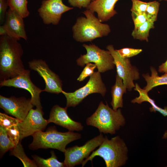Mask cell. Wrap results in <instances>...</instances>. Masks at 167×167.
I'll return each mask as SVG.
<instances>
[{"mask_svg":"<svg viewBox=\"0 0 167 167\" xmlns=\"http://www.w3.org/2000/svg\"><path fill=\"white\" fill-rule=\"evenodd\" d=\"M18 40L5 35L0 37V80L11 79L26 73L21 59L24 53Z\"/></svg>","mask_w":167,"mask_h":167,"instance_id":"1","label":"cell"},{"mask_svg":"<svg viewBox=\"0 0 167 167\" xmlns=\"http://www.w3.org/2000/svg\"><path fill=\"white\" fill-rule=\"evenodd\" d=\"M127 151L126 144L119 136L110 139L105 136L99 148L84 161L82 167L88 161L92 162L96 156H99L104 159L106 167H121L125 164L127 159Z\"/></svg>","mask_w":167,"mask_h":167,"instance_id":"2","label":"cell"},{"mask_svg":"<svg viewBox=\"0 0 167 167\" xmlns=\"http://www.w3.org/2000/svg\"><path fill=\"white\" fill-rule=\"evenodd\" d=\"M85 17H79L73 26V37L76 41H91L107 36L111 32L109 26L102 23L93 13L87 9L83 12Z\"/></svg>","mask_w":167,"mask_h":167,"instance_id":"3","label":"cell"},{"mask_svg":"<svg viewBox=\"0 0 167 167\" xmlns=\"http://www.w3.org/2000/svg\"><path fill=\"white\" fill-rule=\"evenodd\" d=\"M32 136L33 140L29 145L30 149L53 148L63 153L66 151L68 144L81 139L82 137L80 133L73 131H58L54 126L50 127L45 132L37 131Z\"/></svg>","mask_w":167,"mask_h":167,"instance_id":"4","label":"cell"},{"mask_svg":"<svg viewBox=\"0 0 167 167\" xmlns=\"http://www.w3.org/2000/svg\"><path fill=\"white\" fill-rule=\"evenodd\" d=\"M86 122L87 125L97 128L101 133L113 135L124 125L125 121L121 109L115 111L101 101Z\"/></svg>","mask_w":167,"mask_h":167,"instance_id":"5","label":"cell"},{"mask_svg":"<svg viewBox=\"0 0 167 167\" xmlns=\"http://www.w3.org/2000/svg\"><path fill=\"white\" fill-rule=\"evenodd\" d=\"M107 91L106 87L103 83L100 73L94 72L90 76L86 84L73 92H67L63 91L62 93L66 99L67 108L75 107L80 103L89 94L99 93L104 96Z\"/></svg>","mask_w":167,"mask_h":167,"instance_id":"6","label":"cell"},{"mask_svg":"<svg viewBox=\"0 0 167 167\" xmlns=\"http://www.w3.org/2000/svg\"><path fill=\"white\" fill-rule=\"evenodd\" d=\"M83 46L87 51L86 54L82 55L77 60V65L83 67L88 63L96 64L98 71L103 73L114 68L113 58L109 50L100 48L94 44H83Z\"/></svg>","mask_w":167,"mask_h":167,"instance_id":"7","label":"cell"},{"mask_svg":"<svg viewBox=\"0 0 167 167\" xmlns=\"http://www.w3.org/2000/svg\"><path fill=\"white\" fill-rule=\"evenodd\" d=\"M104 137L102 133L87 141L84 145H77L66 149L64 153V163L66 167H73L82 164L83 161L89 156L91 152L99 147L103 142Z\"/></svg>","mask_w":167,"mask_h":167,"instance_id":"8","label":"cell"},{"mask_svg":"<svg viewBox=\"0 0 167 167\" xmlns=\"http://www.w3.org/2000/svg\"><path fill=\"white\" fill-rule=\"evenodd\" d=\"M113 58V63L117 68V75L121 78L124 86L129 91L135 87L133 81L139 79V73L138 69L132 65L128 58L121 57L115 49L113 46L109 45L106 47Z\"/></svg>","mask_w":167,"mask_h":167,"instance_id":"9","label":"cell"},{"mask_svg":"<svg viewBox=\"0 0 167 167\" xmlns=\"http://www.w3.org/2000/svg\"><path fill=\"white\" fill-rule=\"evenodd\" d=\"M28 63L30 68L37 72L44 79L45 88L43 91L57 94L62 92V80L57 75L50 69L45 61L41 59H34Z\"/></svg>","mask_w":167,"mask_h":167,"instance_id":"10","label":"cell"},{"mask_svg":"<svg viewBox=\"0 0 167 167\" xmlns=\"http://www.w3.org/2000/svg\"><path fill=\"white\" fill-rule=\"evenodd\" d=\"M42 109H32L25 118L17 125L20 134V140L35 132L43 131L49 123L43 117Z\"/></svg>","mask_w":167,"mask_h":167,"instance_id":"11","label":"cell"},{"mask_svg":"<svg viewBox=\"0 0 167 167\" xmlns=\"http://www.w3.org/2000/svg\"><path fill=\"white\" fill-rule=\"evenodd\" d=\"M29 70L25 73L14 78L7 79L0 82L1 87L6 86L14 87L24 89L30 94L31 101L36 108L42 109L41 102L40 94L43 90L36 86L32 81Z\"/></svg>","mask_w":167,"mask_h":167,"instance_id":"12","label":"cell"},{"mask_svg":"<svg viewBox=\"0 0 167 167\" xmlns=\"http://www.w3.org/2000/svg\"><path fill=\"white\" fill-rule=\"evenodd\" d=\"M73 9L65 5L62 0H43L38 12L45 24L56 25L63 14Z\"/></svg>","mask_w":167,"mask_h":167,"instance_id":"13","label":"cell"},{"mask_svg":"<svg viewBox=\"0 0 167 167\" xmlns=\"http://www.w3.org/2000/svg\"><path fill=\"white\" fill-rule=\"evenodd\" d=\"M31 98L24 96L17 98L14 96L6 97L0 95V107L6 113L23 121L30 110L34 107Z\"/></svg>","mask_w":167,"mask_h":167,"instance_id":"14","label":"cell"},{"mask_svg":"<svg viewBox=\"0 0 167 167\" xmlns=\"http://www.w3.org/2000/svg\"><path fill=\"white\" fill-rule=\"evenodd\" d=\"M5 24L0 27V35H6L18 40L28 39L25 29L24 18L9 8L6 15Z\"/></svg>","mask_w":167,"mask_h":167,"instance_id":"15","label":"cell"},{"mask_svg":"<svg viewBox=\"0 0 167 167\" xmlns=\"http://www.w3.org/2000/svg\"><path fill=\"white\" fill-rule=\"evenodd\" d=\"M67 108L66 107H62L58 105L53 106L47 120L49 123L53 122L70 131H82L84 126L80 122L73 120L69 117L67 113Z\"/></svg>","mask_w":167,"mask_h":167,"instance_id":"16","label":"cell"},{"mask_svg":"<svg viewBox=\"0 0 167 167\" xmlns=\"http://www.w3.org/2000/svg\"><path fill=\"white\" fill-rule=\"evenodd\" d=\"M119 0H95L86 8L97 13V17L101 22L107 21L117 14L114 9L116 2Z\"/></svg>","mask_w":167,"mask_h":167,"instance_id":"17","label":"cell"},{"mask_svg":"<svg viewBox=\"0 0 167 167\" xmlns=\"http://www.w3.org/2000/svg\"><path fill=\"white\" fill-rule=\"evenodd\" d=\"M126 89L122 79L117 74L115 84L112 87L111 91L112 100L110 103L114 110L116 111L123 107V95L126 92Z\"/></svg>","mask_w":167,"mask_h":167,"instance_id":"18","label":"cell"},{"mask_svg":"<svg viewBox=\"0 0 167 167\" xmlns=\"http://www.w3.org/2000/svg\"><path fill=\"white\" fill-rule=\"evenodd\" d=\"M151 76L148 74H143L142 76L147 82V85L143 89L147 92L153 88L161 85H167V74L159 76L156 70L153 67L151 66Z\"/></svg>","mask_w":167,"mask_h":167,"instance_id":"19","label":"cell"},{"mask_svg":"<svg viewBox=\"0 0 167 167\" xmlns=\"http://www.w3.org/2000/svg\"><path fill=\"white\" fill-rule=\"evenodd\" d=\"M134 89L139 92V96L133 99L131 101L132 103L141 104L144 101L149 102L152 106V107L150 108L151 111H157L160 113L164 116H167V108H165L163 109L156 105L154 101L148 96V92L143 89L141 88L137 84H136Z\"/></svg>","mask_w":167,"mask_h":167,"instance_id":"20","label":"cell"},{"mask_svg":"<svg viewBox=\"0 0 167 167\" xmlns=\"http://www.w3.org/2000/svg\"><path fill=\"white\" fill-rule=\"evenodd\" d=\"M154 28V22L148 20L139 26L134 28L131 35L135 39L148 42L150 30Z\"/></svg>","mask_w":167,"mask_h":167,"instance_id":"21","label":"cell"},{"mask_svg":"<svg viewBox=\"0 0 167 167\" xmlns=\"http://www.w3.org/2000/svg\"><path fill=\"white\" fill-rule=\"evenodd\" d=\"M51 156L45 159L36 155L32 156L37 166L41 167H66L64 162H59L57 159L54 152H51Z\"/></svg>","mask_w":167,"mask_h":167,"instance_id":"22","label":"cell"},{"mask_svg":"<svg viewBox=\"0 0 167 167\" xmlns=\"http://www.w3.org/2000/svg\"><path fill=\"white\" fill-rule=\"evenodd\" d=\"M10 155L14 156L20 159L24 167L38 166L34 160L30 159L26 156L20 142L14 148L10 150Z\"/></svg>","mask_w":167,"mask_h":167,"instance_id":"23","label":"cell"},{"mask_svg":"<svg viewBox=\"0 0 167 167\" xmlns=\"http://www.w3.org/2000/svg\"><path fill=\"white\" fill-rule=\"evenodd\" d=\"M9 8L24 19L28 17L29 12L27 8V0H7Z\"/></svg>","mask_w":167,"mask_h":167,"instance_id":"24","label":"cell"},{"mask_svg":"<svg viewBox=\"0 0 167 167\" xmlns=\"http://www.w3.org/2000/svg\"><path fill=\"white\" fill-rule=\"evenodd\" d=\"M16 146L8 137L5 129L0 126V158L8 151L11 150Z\"/></svg>","mask_w":167,"mask_h":167,"instance_id":"25","label":"cell"},{"mask_svg":"<svg viewBox=\"0 0 167 167\" xmlns=\"http://www.w3.org/2000/svg\"><path fill=\"white\" fill-rule=\"evenodd\" d=\"M160 3L156 1L148 2L145 14L149 21L154 22L157 19Z\"/></svg>","mask_w":167,"mask_h":167,"instance_id":"26","label":"cell"},{"mask_svg":"<svg viewBox=\"0 0 167 167\" xmlns=\"http://www.w3.org/2000/svg\"><path fill=\"white\" fill-rule=\"evenodd\" d=\"M21 121L16 118L9 116L5 113H0V125L5 129L13 125H17Z\"/></svg>","mask_w":167,"mask_h":167,"instance_id":"27","label":"cell"},{"mask_svg":"<svg viewBox=\"0 0 167 167\" xmlns=\"http://www.w3.org/2000/svg\"><path fill=\"white\" fill-rule=\"evenodd\" d=\"M131 1L132 6L131 10V14L137 15L145 13L148 2L140 0H131Z\"/></svg>","mask_w":167,"mask_h":167,"instance_id":"28","label":"cell"},{"mask_svg":"<svg viewBox=\"0 0 167 167\" xmlns=\"http://www.w3.org/2000/svg\"><path fill=\"white\" fill-rule=\"evenodd\" d=\"M5 130L8 137L16 146L20 141L19 132L17 125H13Z\"/></svg>","mask_w":167,"mask_h":167,"instance_id":"29","label":"cell"},{"mask_svg":"<svg viewBox=\"0 0 167 167\" xmlns=\"http://www.w3.org/2000/svg\"><path fill=\"white\" fill-rule=\"evenodd\" d=\"M77 80L79 82L82 81L87 77L92 75L94 73V70L97 67L96 65L90 62L87 63Z\"/></svg>","mask_w":167,"mask_h":167,"instance_id":"30","label":"cell"},{"mask_svg":"<svg viewBox=\"0 0 167 167\" xmlns=\"http://www.w3.org/2000/svg\"><path fill=\"white\" fill-rule=\"evenodd\" d=\"M116 50L121 57L125 58H128L136 56L142 51L141 49L129 48H123Z\"/></svg>","mask_w":167,"mask_h":167,"instance_id":"31","label":"cell"},{"mask_svg":"<svg viewBox=\"0 0 167 167\" xmlns=\"http://www.w3.org/2000/svg\"><path fill=\"white\" fill-rule=\"evenodd\" d=\"M131 16L134 24V28H137L149 20L145 13L137 15L131 14Z\"/></svg>","mask_w":167,"mask_h":167,"instance_id":"32","label":"cell"},{"mask_svg":"<svg viewBox=\"0 0 167 167\" xmlns=\"http://www.w3.org/2000/svg\"><path fill=\"white\" fill-rule=\"evenodd\" d=\"M95 0H68L70 5L74 7H77L81 9L82 7L86 8L90 3Z\"/></svg>","mask_w":167,"mask_h":167,"instance_id":"33","label":"cell"},{"mask_svg":"<svg viewBox=\"0 0 167 167\" xmlns=\"http://www.w3.org/2000/svg\"><path fill=\"white\" fill-rule=\"evenodd\" d=\"M8 5L7 0H0V22L2 23L4 20L7 12Z\"/></svg>","mask_w":167,"mask_h":167,"instance_id":"34","label":"cell"},{"mask_svg":"<svg viewBox=\"0 0 167 167\" xmlns=\"http://www.w3.org/2000/svg\"><path fill=\"white\" fill-rule=\"evenodd\" d=\"M158 71L160 72L167 74V60L159 66Z\"/></svg>","mask_w":167,"mask_h":167,"instance_id":"35","label":"cell"},{"mask_svg":"<svg viewBox=\"0 0 167 167\" xmlns=\"http://www.w3.org/2000/svg\"><path fill=\"white\" fill-rule=\"evenodd\" d=\"M160 0V1L164 0V1H167V0Z\"/></svg>","mask_w":167,"mask_h":167,"instance_id":"36","label":"cell"}]
</instances>
